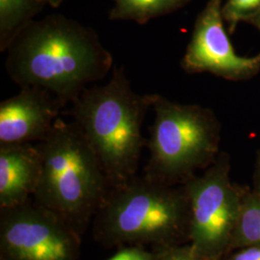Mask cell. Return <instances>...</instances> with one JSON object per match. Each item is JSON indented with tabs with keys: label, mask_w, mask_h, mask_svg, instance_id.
Masks as SVG:
<instances>
[{
	"label": "cell",
	"mask_w": 260,
	"mask_h": 260,
	"mask_svg": "<svg viewBox=\"0 0 260 260\" xmlns=\"http://www.w3.org/2000/svg\"><path fill=\"white\" fill-rule=\"evenodd\" d=\"M112 74L107 83L84 90L67 114L82 131L116 188L136 177L147 143L141 129L152 105V93H135L123 67H115Z\"/></svg>",
	"instance_id": "obj_2"
},
{
	"label": "cell",
	"mask_w": 260,
	"mask_h": 260,
	"mask_svg": "<svg viewBox=\"0 0 260 260\" xmlns=\"http://www.w3.org/2000/svg\"><path fill=\"white\" fill-rule=\"evenodd\" d=\"M252 190L260 194V149L257 152V157H256V162H255Z\"/></svg>",
	"instance_id": "obj_18"
},
{
	"label": "cell",
	"mask_w": 260,
	"mask_h": 260,
	"mask_svg": "<svg viewBox=\"0 0 260 260\" xmlns=\"http://www.w3.org/2000/svg\"><path fill=\"white\" fill-rule=\"evenodd\" d=\"M157 260H205L201 257L189 243L160 251Z\"/></svg>",
	"instance_id": "obj_16"
},
{
	"label": "cell",
	"mask_w": 260,
	"mask_h": 260,
	"mask_svg": "<svg viewBox=\"0 0 260 260\" xmlns=\"http://www.w3.org/2000/svg\"><path fill=\"white\" fill-rule=\"evenodd\" d=\"M223 20L233 32L241 21H249L260 12V0H228L223 5Z\"/></svg>",
	"instance_id": "obj_14"
},
{
	"label": "cell",
	"mask_w": 260,
	"mask_h": 260,
	"mask_svg": "<svg viewBox=\"0 0 260 260\" xmlns=\"http://www.w3.org/2000/svg\"><path fill=\"white\" fill-rule=\"evenodd\" d=\"M81 233L34 201L1 209L0 260H78Z\"/></svg>",
	"instance_id": "obj_7"
},
{
	"label": "cell",
	"mask_w": 260,
	"mask_h": 260,
	"mask_svg": "<svg viewBox=\"0 0 260 260\" xmlns=\"http://www.w3.org/2000/svg\"><path fill=\"white\" fill-rule=\"evenodd\" d=\"M160 251L148 250L143 246H124L107 260H157Z\"/></svg>",
	"instance_id": "obj_15"
},
{
	"label": "cell",
	"mask_w": 260,
	"mask_h": 260,
	"mask_svg": "<svg viewBox=\"0 0 260 260\" xmlns=\"http://www.w3.org/2000/svg\"><path fill=\"white\" fill-rule=\"evenodd\" d=\"M46 6L42 0H0V51H7L19 33Z\"/></svg>",
	"instance_id": "obj_11"
},
{
	"label": "cell",
	"mask_w": 260,
	"mask_h": 260,
	"mask_svg": "<svg viewBox=\"0 0 260 260\" xmlns=\"http://www.w3.org/2000/svg\"><path fill=\"white\" fill-rule=\"evenodd\" d=\"M222 9V0H209L199 14L181 68L189 75L208 73L233 81L251 78L260 71V54L243 57L235 52Z\"/></svg>",
	"instance_id": "obj_8"
},
{
	"label": "cell",
	"mask_w": 260,
	"mask_h": 260,
	"mask_svg": "<svg viewBox=\"0 0 260 260\" xmlns=\"http://www.w3.org/2000/svg\"><path fill=\"white\" fill-rule=\"evenodd\" d=\"M42 172L37 144L0 145V209L23 205L33 198Z\"/></svg>",
	"instance_id": "obj_10"
},
{
	"label": "cell",
	"mask_w": 260,
	"mask_h": 260,
	"mask_svg": "<svg viewBox=\"0 0 260 260\" xmlns=\"http://www.w3.org/2000/svg\"><path fill=\"white\" fill-rule=\"evenodd\" d=\"M109 19L134 21L144 25L151 19L183 8L191 0H113Z\"/></svg>",
	"instance_id": "obj_12"
},
{
	"label": "cell",
	"mask_w": 260,
	"mask_h": 260,
	"mask_svg": "<svg viewBox=\"0 0 260 260\" xmlns=\"http://www.w3.org/2000/svg\"><path fill=\"white\" fill-rule=\"evenodd\" d=\"M248 22L251 23L253 26H255L260 31V12L257 13L254 17H252Z\"/></svg>",
	"instance_id": "obj_20"
},
{
	"label": "cell",
	"mask_w": 260,
	"mask_h": 260,
	"mask_svg": "<svg viewBox=\"0 0 260 260\" xmlns=\"http://www.w3.org/2000/svg\"><path fill=\"white\" fill-rule=\"evenodd\" d=\"M93 222V238L104 248L150 246L160 251L189 243L190 205L182 184L136 176L112 188Z\"/></svg>",
	"instance_id": "obj_3"
},
{
	"label": "cell",
	"mask_w": 260,
	"mask_h": 260,
	"mask_svg": "<svg viewBox=\"0 0 260 260\" xmlns=\"http://www.w3.org/2000/svg\"><path fill=\"white\" fill-rule=\"evenodd\" d=\"M113 64L111 52L93 28L50 15L31 21L13 41L5 68L19 87L46 89L66 107L89 84L104 79Z\"/></svg>",
	"instance_id": "obj_1"
},
{
	"label": "cell",
	"mask_w": 260,
	"mask_h": 260,
	"mask_svg": "<svg viewBox=\"0 0 260 260\" xmlns=\"http://www.w3.org/2000/svg\"><path fill=\"white\" fill-rule=\"evenodd\" d=\"M37 145L42 172L33 201L82 234L112 189L100 159L75 121L61 118Z\"/></svg>",
	"instance_id": "obj_4"
},
{
	"label": "cell",
	"mask_w": 260,
	"mask_h": 260,
	"mask_svg": "<svg viewBox=\"0 0 260 260\" xmlns=\"http://www.w3.org/2000/svg\"><path fill=\"white\" fill-rule=\"evenodd\" d=\"M46 5H49L52 8H58L64 0H42Z\"/></svg>",
	"instance_id": "obj_19"
},
{
	"label": "cell",
	"mask_w": 260,
	"mask_h": 260,
	"mask_svg": "<svg viewBox=\"0 0 260 260\" xmlns=\"http://www.w3.org/2000/svg\"><path fill=\"white\" fill-rule=\"evenodd\" d=\"M65 106L46 89L20 87L0 103V145L38 144L47 138Z\"/></svg>",
	"instance_id": "obj_9"
},
{
	"label": "cell",
	"mask_w": 260,
	"mask_h": 260,
	"mask_svg": "<svg viewBox=\"0 0 260 260\" xmlns=\"http://www.w3.org/2000/svg\"><path fill=\"white\" fill-rule=\"evenodd\" d=\"M256 245L260 246V194L246 188L232 251Z\"/></svg>",
	"instance_id": "obj_13"
},
{
	"label": "cell",
	"mask_w": 260,
	"mask_h": 260,
	"mask_svg": "<svg viewBox=\"0 0 260 260\" xmlns=\"http://www.w3.org/2000/svg\"><path fill=\"white\" fill-rule=\"evenodd\" d=\"M182 185L190 205L189 244L205 260H223L232 251L246 190L231 179L230 155L220 152Z\"/></svg>",
	"instance_id": "obj_6"
},
{
	"label": "cell",
	"mask_w": 260,
	"mask_h": 260,
	"mask_svg": "<svg viewBox=\"0 0 260 260\" xmlns=\"http://www.w3.org/2000/svg\"><path fill=\"white\" fill-rule=\"evenodd\" d=\"M223 260H260V246H247L234 250Z\"/></svg>",
	"instance_id": "obj_17"
},
{
	"label": "cell",
	"mask_w": 260,
	"mask_h": 260,
	"mask_svg": "<svg viewBox=\"0 0 260 260\" xmlns=\"http://www.w3.org/2000/svg\"><path fill=\"white\" fill-rule=\"evenodd\" d=\"M154 121L146 146L149 178L181 185L211 166L220 154L221 124L214 112L197 104H181L152 93Z\"/></svg>",
	"instance_id": "obj_5"
}]
</instances>
